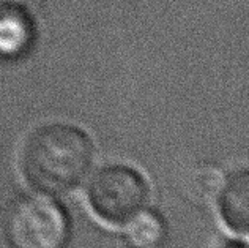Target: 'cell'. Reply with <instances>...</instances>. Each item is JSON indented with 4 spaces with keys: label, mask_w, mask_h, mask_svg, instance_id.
Returning <instances> with one entry per match:
<instances>
[{
    "label": "cell",
    "mask_w": 249,
    "mask_h": 248,
    "mask_svg": "<svg viewBox=\"0 0 249 248\" xmlns=\"http://www.w3.org/2000/svg\"><path fill=\"white\" fill-rule=\"evenodd\" d=\"M93 163V146L87 134L71 125H48L29 138L22 169L32 187L62 194L76 190L87 179Z\"/></svg>",
    "instance_id": "obj_1"
},
{
    "label": "cell",
    "mask_w": 249,
    "mask_h": 248,
    "mask_svg": "<svg viewBox=\"0 0 249 248\" xmlns=\"http://www.w3.org/2000/svg\"><path fill=\"white\" fill-rule=\"evenodd\" d=\"M222 248H246L243 242H227Z\"/></svg>",
    "instance_id": "obj_8"
},
{
    "label": "cell",
    "mask_w": 249,
    "mask_h": 248,
    "mask_svg": "<svg viewBox=\"0 0 249 248\" xmlns=\"http://www.w3.org/2000/svg\"><path fill=\"white\" fill-rule=\"evenodd\" d=\"M6 236L13 248H62L68 237V221L54 201L27 196L11 209Z\"/></svg>",
    "instance_id": "obj_2"
},
{
    "label": "cell",
    "mask_w": 249,
    "mask_h": 248,
    "mask_svg": "<svg viewBox=\"0 0 249 248\" xmlns=\"http://www.w3.org/2000/svg\"><path fill=\"white\" fill-rule=\"evenodd\" d=\"M89 198L98 217L112 225H126L143 212L148 188L133 169L112 166L103 169L93 179Z\"/></svg>",
    "instance_id": "obj_3"
},
{
    "label": "cell",
    "mask_w": 249,
    "mask_h": 248,
    "mask_svg": "<svg viewBox=\"0 0 249 248\" xmlns=\"http://www.w3.org/2000/svg\"><path fill=\"white\" fill-rule=\"evenodd\" d=\"M30 40L29 19L0 21V54L13 56L24 51Z\"/></svg>",
    "instance_id": "obj_6"
},
{
    "label": "cell",
    "mask_w": 249,
    "mask_h": 248,
    "mask_svg": "<svg viewBox=\"0 0 249 248\" xmlns=\"http://www.w3.org/2000/svg\"><path fill=\"white\" fill-rule=\"evenodd\" d=\"M30 0H0V21L8 19H29Z\"/></svg>",
    "instance_id": "obj_7"
},
{
    "label": "cell",
    "mask_w": 249,
    "mask_h": 248,
    "mask_svg": "<svg viewBox=\"0 0 249 248\" xmlns=\"http://www.w3.org/2000/svg\"><path fill=\"white\" fill-rule=\"evenodd\" d=\"M249 177L246 171L232 175L222 188L219 210L226 225L238 234L248 232Z\"/></svg>",
    "instance_id": "obj_4"
},
{
    "label": "cell",
    "mask_w": 249,
    "mask_h": 248,
    "mask_svg": "<svg viewBox=\"0 0 249 248\" xmlns=\"http://www.w3.org/2000/svg\"><path fill=\"white\" fill-rule=\"evenodd\" d=\"M128 239L136 248H158L164 239L162 221L153 213L141 212L129 221Z\"/></svg>",
    "instance_id": "obj_5"
}]
</instances>
